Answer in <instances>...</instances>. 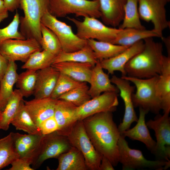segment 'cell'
Masks as SVG:
<instances>
[{
    "mask_svg": "<svg viewBox=\"0 0 170 170\" xmlns=\"http://www.w3.org/2000/svg\"><path fill=\"white\" fill-rule=\"evenodd\" d=\"M159 76L145 79L127 76H121L134 84L136 88L135 93L132 94L134 107H139L155 114H159L161 108L156 90Z\"/></svg>",
    "mask_w": 170,
    "mask_h": 170,
    "instance_id": "obj_5",
    "label": "cell"
},
{
    "mask_svg": "<svg viewBox=\"0 0 170 170\" xmlns=\"http://www.w3.org/2000/svg\"><path fill=\"white\" fill-rule=\"evenodd\" d=\"M4 5L8 11L13 12L20 6L21 0H3Z\"/></svg>",
    "mask_w": 170,
    "mask_h": 170,
    "instance_id": "obj_43",
    "label": "cell"
},
{
    "mask_svg": "<svg viewBox=\"0 0 170 170\" xmlns=\"http://www.w3.org/2000/svg\"><path fill=\"white\" fill-rule=\"evenodd\" d=\"M57 159L59 165L57 170H88L83 155L74 147L61 154Z\"/></svg>",
    "mask_w": 170,
    "mask_h": 170,
    "instance_id": "obj_28",
    "label": "cell"
},
{
    "mask_svg": "<svg viewBox=\"0 0 170 170\" xmlns=\"http://www.w3.org/2000/svg\"><path fill=\"white\" fill-rule=\"evenodd\" d=\"M2 110H1V108H0V116H1V113H2Z\"/></svg>",
    "mask_w": 170,
    "mask_h": 170,
    "instance_id": "obj_48",
    "label": "cell"
},
{
    "mask_svg": "<svg viewBox=\"0 0 170 170\" xmlns=\"http://www.w3.org/2000/svg\"><path fill=\"white\" fill-rule=\"evenodd\" d=\"M23 97L18 89L14 90L0 116V129L7 131L8 129Z\"/></svg>",
    "mask_w": 170,
    "mask_h": 170,
    "instance_id": "obj_31",
    "label": "cell"
},
{
    "mask_svg": "<svg viewBox=\"0 0 170 170\" xmlns=\"http://www.w3.org/2000/svg\"><path fill=\"white\" fill-rule=\"evenodd\" d=\"M18 76L15 62L9 61L7 70L0 80V108L2 111L14 91Z\"/></svg>",
    "mask_w": 170,
    "mask_h": 170,
    "instance_id": "obj_26",
    "label": "cell"
},
{
    "mask_svg": "<svg viewBox=\"0 0 170 170\" xmlns=\"http://www.w3.org/2000/svg\"><path fill=\"white\" fill-rule=\"evenodd\" d=\"M84 82L76 81L67 75L60 73L50 98L57 99L62 95L81 85Z\"/></svg>",
    "mask_w": 170,
    "mask_h": 170,
    "instance_id": "obj_39",
    "label": "cell"
},
{
    "mask_svg": "<svg viewBox=\"0 0 170 170\" xmlns=\"http://www.w3.org/2000/svg\"><path fill=\"white\" fill-rule=\"evenodd\" d=\"M113 167L110 160L102 155L99 170H114L115 169Z\"/></svg>",
    "mask_w": 170,
    "mask_h": 170,
    "instance_id": "obj_45",
    "label": "cell"
},
{
    "mask_svg": "<svg viewBox=\"0 0 170 170\" xmlns=\"http://www.w3.org/2000/svg\"><path fill=\"white\" fill-rule=\"evenodd\" d=\"M169 113L158 114L154 120L146 122L149 128L155 132L156 141L153 153L157 160L170 161V118Z\"/></svg>",
    "mask_w": 170,
    "mask_h": 170,
    "instance_id": "obj_12",
    "label": "cell"
},
{
    "mask_svg": "<svg viewBox=\"0 0 170 170\" xmlns=\"http://www.w3.org/2000/svg\"><path fill=\"white\" fill-rule=\"evenodd\" d=\"M103 70L99 61L98 60L92 69L89 82L90 86L88 92L92 98L104 92H119L116 87L111 82L108 74Z\"/></svg>",
    "mask_w": 170,
    "mask_h": 170,
    "instance_id": "obj_21",
    "label": "cell"
},
{
    "mask_svg": "<svg viewBox=\"0 0 170 170\" xmlns=\"http://www.w3.org/2000/svg\"><path fill=\"white\" fill-rule=\"evenodd\" d=\"M170 0H138V8L140 18L147 22H151L153 29L160 38L162 32L170 26L167 20L166 6Z\"/></svg>",
    "mask_w": 170,
    "mask_h": 170,
    "instance_id": "obj_11",
    "label": "cell"
},
{
    "mask_svg": "<svg viewBox=\"0 0 170 170\" xmlns=\"http://www.w3.org/2000/svg\"><path fill=\"white\" fill-rule=\"evenodd\" d=\"M64 61L88 63L94 66L98 61L91 48L87 44L78 50L69 53L62 51L55 57L53 64Z\"/></svg>",
    "mask_w": 170,
    "mask_h": 170,
    "instance_id": "obj_30",
    "label": "cell"
},
{
    "mask_svg": "<svg viewBox=\"0 0 170 170\" xmlns=\"http://www.w3.org/2000/svg\"><path fill=\"white\" fill-rule=\"evenodd\" d=\"M101 18L106 26L115 27L121 24L127 0H99Z\"/></svg>",
    "mask_w": 170,
    "mask_h": 170,
    "instance_id": "obj_20",
    "label": "cell"
},
{
    "mask_svg": "<svg viewBox=\"0 0 170 170\" xmlns=\"http://www.w3.org/2000/svg\"><path fill=\"white\" fill-rule=\"evenodd\" d=\"M19 158L14 145L11 132L0 139V170Z\"/></svg>",
    "mask_w": 170,
    "mask_h": 170,
    "instance_id": "obj_35",
    "label": "cell"
},
{
    "mask_svg": "<svg viewBox=\"0 0 170 170\" xmlns=\"http://www.w3.org/2000/svg\"><path fill=\"white\" fill-rule=\"evenodd\" d=\"M89 87L87 82L62 95L57 99H62L70 102L78 107L91 99L88 94Z\"/></svg>",
    "mask_w": 170,
    "mask_h": 170,
    "instance_id": "obj_38",
    "label": "cell"
},
{
    "mask_svg": "<svg viewBox=\"0 0 170 170\" xmlns=\"http://www.w3.org/2000/svg\"><path fill=\"white\" fill-rule=\"evenodd\" d=\"M157 95L163 113L170 111V56H164L162 71L156 86Z\"/></svg>",
    "mask_w": 170,
    "mask_h": 170,
    "instance_id": "obj_23",
    "label": "cell"
},
{
    "mask_svg": "<svg viewBox=\"0 0 170 170\" xmlns=\"http://www.w3.org/2000/svg\"><path fill=\"white\" fill-rule=\"evenodd\" d=\"M11 133L14 146L19 158L27 159L31 165L37 154L43 135Z\"/></svg>",
    "mask_w": 170,
    "mask_h": 170,
    "instance_id": "obj_16",
    "label": "cell"
},
{
    "mask_svg": "<svg viewBox=\"0 0 170 170\" xmlns=\"http://www.w3.org/2000/svg\"><path fill=\"white\" fill-rule=\"evenodd\" d=\"M110 80L119 90L125 105L124 116L122 121L118 127L121 135L123 132L130 128L133 122H137L138 120L132 99V94L135 87L131 86L129 81L115 75H113Z\"/></svg>",
    "mask_w": 170,
    "mask_h": 170,
    "instance_id": "obj_15",
    "label": "cell"
},
{
    "mask_svg": "<svg viewBox=\"0 0 170 170\" xmlns=\"http://www.w3.org/2000/svg\"><path fill=\"white\" fill-rule=\"evenodd\" d=\"M57 100L50 97L23 101L27 111L38 127L42 122L54 116Z\"/></svg>",
    "mask_w": 170,
    "mask_h": 170,
    "instance_id": "obj_19",
    "label": "cell"
},
{
    "mask_svg": "<svg viewBox=\"0 0 170 170\" xmlns=\"http://www.w3.org/2000/svg\"><path fill=\"white\" fill-rule=\"evenodd\" d=\"M82 121L95 150L116 166L119 162L118 143L121 135L113 120L112 112L97 113Z\"/></svg>",
    "mask_w": 170,
    "mask_h": 170,
    "instance_id": "obj_1",
    "label": "cell"
},
{
    "mask_svg": "<svg viewBox=\"0 0 170 170\" xmlns=\"http://www.w3.org/2000/svg\"><path fill=\"white\" fill-rule=\"evenodd\" d=\"M42 49L38 41L32 38L8 39L0 45V53L9 61L25 63L32 54Z\"/></svg>",
    "mask_w": 170,
    "mask_h": 170,
    "instance_id": "obj_13",
    "label": "cell"
},
{
    "mask_svg": "<svg viewBox=\"0 0 170 170\" xmlns=\"http://www.w3.org/2000/svg\"><path fill=\"white\" fill-rule=\"evenodd\" d=\"M77 107L68 102L57 99L54 115L58 126L57 132L64 130L76 122L75 117Z\"/></svg>",
    "mask_w": 170,
    "mask_h": 170,
    "instance_id": "obj_27",
    "label": "cell"
},
{
    "mask_svg": "<svg viewBox=\"0 0 170 170\" xmlns=\"http://www.w3.org/2000/svg\"><path fill=\"white\" fill-rule=\"evenodd\" d=\"M57 133L66 136L72 146L82 153L88 170H99L102 155L93 145L82 120L77 121L64 130Z\"/></svg>",
    "mask_w": 170,
    "mask_h": 170,
    "instance_id": "obj_3",
    "label": "cell"
},
{
    "mask_svg": "<svg viewBox=\"0 0 170 170\" xmlns=\"http://www.w3.org/2000/svg\"><path fill=\"white\" fill-rule=\"evenodd\" d=\"M60 72L52 65L37 71L33 95L35 99L50 98L55 88Z\"/></svg>",
    "mask_w": 170,
    "mask_h": 170,
    "instance_id": "obj_18",
    "label": "cell"
},
{
    "mask_svg": "<svg viewBox=\"0 0 170 170\" xmlns=\"http://www.w3.org/2000/svg\"><path fill=\"white\" fill-rule=\"evenodd\" d=\"M72 147L67 137L58 133L57 131L43 135L37 154L31 164L32 168L34 170L36 169L46 160L58 158Z\"/></svg>",
    "mask_w": 170,
    "mask_h": 170,
    "instance_id": "obj_10",
    "label": "cell"
},
{
    "mask_svg": "<svg viewBox=\"0 0 170 170\" xmlns=\"http://www.w3.org/2000/svg\"></svg>",
    "mask_w": 170,
    "mask_h": 170,
    "instance_id": "obj_49",
    "label": "cell"
},
{
    "mask_svg": "<svg viewBox=\"0 0 170 170\" xmlns=\"http://www.w3.org/2000/svg\"><path fill=\"white\" fill-rule=\"evenodd\" d=\"M38 127L43 135L51 133L58 129V124L54 116L42 122Z\"/></svg>",
    "mask_w": 170,
    "mask_h": 170,
    "instance_id": "obj_41",
    "label": "cell"
},
{
    "mask_svg": "<svg viewBox=\"0 0 170 170\" xmlns=\"http://www.w3.org/2000/svg\"><path fill=\"white\" fill-rule=\"evenodd\" d=\"M60 73L74 80L89 83L92 69L94 66L88 63L72 61L58 62L51 65Z\"/></svg>",
    "mask_w": 170,
    "mask_h": 170,
    "instance_id": "obj_24",
    "label": "cell"
},
{
    "mask_svg": "<svg viewBox=\"0 0 170 170\" xmlns=\"http://www.w3.org/2000/svg\"><path fill=\"white\" fill-rule=\"evenodd\" d=\"M144 47L126 64V76L145 79L159 76L162 72L164 57L163 46L153 37L144 40Z\"/></svg>",
    "mask_w": 170,
    "mask_h": 170,
    "instance_id": "obj_2",
    "label": "cell"
},
{
    "mask_svg": "<svg viewBox=\"0 0 170 170\" xmlns=\"http://www.w3.org/2000/svg\"><path fill=\"white\" fill-rule=\"evenodd\" d=\"M42 35L39 43L43 50L57 56L62 51L60 43L55 33L49 28L41 23Z\"/></svg>",
    "mask_w": 170,
    "mask_h": 170,
    "instance_id": "obj_36",
    "label": "cell"
},
{
    "mask_svg": "<svg viewBox=\"0 0 170 170\" xmlns=\"http://www.w3.org/2000/svg\"><path fill=\"white\" fill-rule=\"evenodd\" d=\"M162 40L164 43L167 48L168 55L170 56V37H163L161 38Z\"/></svg>",
    "mask_w": 170,
    "mask_h": 170,
    "instance_id": "obj_47",
    "label": "cell"
},
{
    "mask_svg": "<svg viewBox=\"0 0 170 170\" xmlns=\"http://www.w3.org/2000/svg\"><path fill=\"white\" fill-rule=\"evenodd\" d=\"M119 162L123 170H132L148 168L156 170H166L170 166V161L147 160L142 151L132 149L129 146L125 138L120 135L118 143Z\"/></svg>",
    "mask_w": 170,
    "mask_h": 170,
    "instance_id": "obj_7",
    "label": "cell"
},
{
    "mask_svg": "<svg viewBox=\"0 0 170 170\" xmlns=\"http://www.w3.org/2000/svg\"><path fill=\"white\" fill-rule=\"evenodd\" d=\"M118 28L145 29L140 20L138 8V0H127L123 19Z\"/></svg>",
    "mask_w": 170,
    "mask_h": 170,
    "instance_id": "obj_33",
    "label": "cell"
},
{
    "mask_svg": "<svg viewBox=\"0 0 170 170\" xmlns=\"http://www.w3.org/2000/svg\"><path fill=\"white\" fill-rule=\"evenodd\" d=\"M117 93L113 92L103 93L77 107L75 121L82 120L97 113L115 111L119 104Z\"/></svg>",
    "mask_w": 170,
    "mask_h": 170,
    "instance_id": "obj_14",
    "label": "cell"
},
{
    "mask_svg": "<svg viewBox=\"0 0 170 170\" xmlns=\"http://www.w3.org/2000/svg\"><path fill=\"white\" fill-rule=\"evenodd\" d=\"M8 11L5 7L3 0H0V23L8 16Z\"/></svg>",
    "mask_w": 170,
    "mask_h": 170,
    "instance_id": "obj_46",
    "label": "cell"
},
{
    "mask_svg": "<svg viewBox=\"0 0 170 170\" xmlns=\"http://www.w3.org/2000/svg\"><path fill=\"white\" fill-rule=\"evenodd\" d=\"M160 37L153 29L150 30L134 28L120 29L115 39L111 43L130 47L136 42L150 37Z\"/></svg>",
    "mask_w": 170,
    "mask_h": 170,
    "instance_id": "obj_25",
    "label": "cell"
},
{
    "mask_svg": "<svg viewBox=\"0 0 170 170\" xmlns=\"http://www.w3.org/2000/svg\"><path fill=\"white\" fill-rule=\"evenodd\" d=\"M20 17L16 12L11 22L6 26L0 28V45L5 40L10 39H26L18 30Z\"/></svg>",
    "mask_w": 170,
    "mask_h": 170,
    "instance_id": "obj_40",
    "label": "cell"
},
{
    "mask_svg": "<svg viewBox=\"0 0 170 170\" xmlns=\"http://www.w3.org/2000/svg\"><path fill=\"white\" fill-rule=\"evenodd\" d=\"M41 23L51 29L60 43L62 51L72 52L80 50L88 44L73 32L71 26L58 20L47 11L41 19Z\"/></svg>",
    "mask_w": 170,
    "mask_h": 170,
    "instance_id": "obj_9",
    "label": "cell"
},
{
    "mask_svg": "<svg viewBox=\"0 0 170 170\" xmlns=\"http://www.w3.org/2000/svg\"><path fill=\"white\" fill-rule=\"evenodd\" d=\"M144 47V41L140 40L117 55L99 61L102 68L106 70L108 74H113L115 71H117L121 73L122 76H125L126 64L133 57L140 52Z\"/></svg>",
    "mask_w": 170,
    "mask_h": 170,
    "instance_id": "obj_17",
    "label": "cell"
},
{
    "mask_svg": "<svg viewBox=\"0 0 170 170\" xmlns=\"http://www.w3.org/2000/svg\"><path fill=\"white\" fill-rule=\"evenodd\" d=\"M9 61L0 52V80L3 76L8 68Z\"/></svg>",
    "mask_w": 170,
    "mask_h": 170,
    "instance_id": "obj_44",
    "label": "cell"
},
{
    "mask_svg": "<svg viewBox=\"0 0 170 170\" xmlns=\"http://www.w3.org/2000/svg\"><path fill=\"white\" fill-rule=\"evenodd\" d=\"M48 11L57 18L71 14L83 17L101 16L99 0H49Z\"/></svg>",
    "mask_w": 170,
    "mask_h": 170,
    "instance_id": "obj_6",
    "label": "cell"
},
{
    "mask_svg": "<svg viewBox=\"0 0 170 170\" xmlns=\"http://www.w3.org/2000/svg\"><path fill=\"white\" fill-rule=\"evenodd\" d=\"M67 18L75 25L76 35L85 40L93 39L111 43L120 30L119 28L108 26L93 17H84L82 21L69 17Z\"/></svg>",
    "mask_w": 170,
    "mask_h": 170,
    "instance_id": "obj_8",
    "label": "cell"
},
{
    "mask_svg": "<svg viewBox=\"0 0 170 170\" xmlns=\"http://www.w3.org/2000/svg\"><path fill=\"white\" fill-rule=\"evenodd\" d=\"M87 42L93 50L96 59L99 61L114 57L129 47L93 39L88 40Z\"/></svg>",
    "mask_w": 170,
    "mask_h": 170,
    "instance_id": "obj_29",
    "label": "cell"
},
{
    "mask_svg": "<svg viewBox=\"0 0 170 170\" xmlns=\"http://www.w3.org/2000/svg\"><path fill=\"white\" fill-rule=\"evenodd\" d=\"M37 77V71L26 70L18 74L16 86L23 97H28L33 94Z\"/></svg>",
    "mask_w": 170,
    "mask_h": 170,
    "instance_id": "obj_37",
    "label": "cell"
},
{
    "mask_svg": "<svg viewBox=\"0 0 170 170\" xmlns=\"http://www.w3.org/2000/svg\"><path fill=\"white\" fill-rule=\"evenodd\" d=\"M24 16L20 17V32L26 39L34 38L40 42L42 37L41 19L48 11L49 0H21Z\"/></svg>",
    "mask_w": 170,
    "mask_h": 170,
    "instance_id": "obj_4",
    "label": "cell"
},
{
    "mask_svg": "<svg viewBox=\"0 0 170 170\" xmlns=\"http://www.w3.org/2000/svg\"><path fill=\"white\" fill-rule=\"evenodd\" d=\"M56 56L43 50L32 54L21 66L23 69L38 71L51 66Z\"/></svg>",
    "mask_w": 170,
    "mask_h": 170,
    "instance_id": "obj_34",
    "label": "cell"
},
{
    "mask_svg": "<svg viewBox=\"0 0 170 170\" xmlns=\"http://www.w3.org/2000/svg\"><path fill=\"white\" fill-rule=\"evenodd\" d=\"M148 112L147 110L139 108V116L136 124L132 128L123 132L121 135L125 138L128 137L133 140L142 142L153 154L156 146V141L151 137L145 122V115Z\"/></svg>",
    "mask_w": 170,
    "mask_h": 170,
    "instance_id": "obj_22",
    "label": "cell"
},
{
    "mask_svg": "<svg viewBox=\"0 0 170 170\" xmlns=\"http://www.w3.org/2000/svg\"></svg>",
    "mask_w": 170,
    "mask_h": 170,
    "instance_id": "obj_50",
    "label": "cell"
},
{
    "mask_svg": "<svg viewBox=\"0 0 170 170\" xmlns=\"http://www.w3.org/2000/svg\"><path fill=\"white\" fill-rule=\"evenodd\" d=\"M12 167L8 170H34L30 167L31 163L27 159L18 158L11 164Z\"/></svg>",
    "mask_w": 170,
    "mask_h": 170,
    "instance_id": "obj_42",
    "label": "cell"
},
{
    "mask_svg": "<svg viewBox=\"0 0 170 170\" xmlns=\"http://www.w3.org/2000/svg\"><path fill=\"white\" fill-rule=\"evenodd\" d=\"M22 100L18 110L11 122L16 130H22L28 134H41L37 125L27 111Z\"/></svg>",
    "mask_w": 170,
    "mask_h": 170,
    "instance_id": "obj_32",
    "label": "cell"
}]
</instances>
